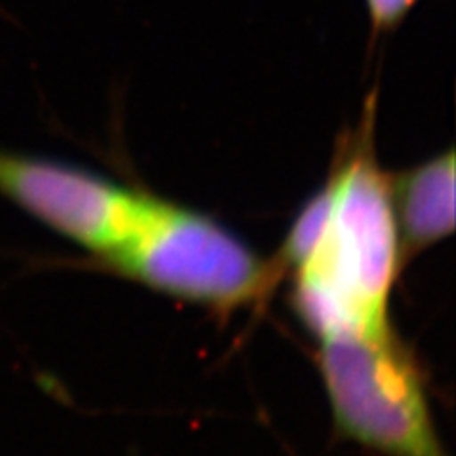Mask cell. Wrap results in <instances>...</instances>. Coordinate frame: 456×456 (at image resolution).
I'll list each match as a JSON object with an SVG mask.
<instances>
[{
	"label": "cell",
	"instance_id": "cell-1",
	"mask_svg": "<svg viewBox=\"0 0 456 456\" xmlns=\"http://www.w3.org/2000/svg\"><path fill=\"white\" fill-rule=\"evenodd\" d=\"M377 92L342 135L331 174L295 217L281 261L293 273V303L322 338L388 327L402 244L390 175L375 152Z\"/></svg>",
	"mask_w": 456,
	"mask_h": 456
},
{
	"label": "cell",
	"instance_id": "cell-2",
	"mask_svg": "<svg viewBox=\"0 0 456 456\" xmlns=\"http://www.w3.org/2000/svg\"><path fill=\"white\" fill-rule=\"evenodd\" d=\"M102 261L151 289L219 310L261 298L280 273L216 219L154 196Z\"/></svg>",
	"mask_w": 456,
	"mask_h": 456
},
{
	"label": "cell",
	"instance_id": "cell-3",
	"mask_svg": "<svg viewBox=\"0 0 456 456\" xmlns=\"http://www.w3.org/2000/svg\"><path fill=\"white\" fill-rule=\"evenodd\" d=\"M320 342V373L342 434L387 456H447L420 370L390 327Z\"/></svg>",
	"mask_w": 456,
	"mask_h": 456
},
{
	"label": "cell",
	"instance_id": "cell-4",
	"mask_svg": "<svg viewBox=\"0 0 456 456\" xmlns=\"http://www.w3.org/2000/svg\"><path fill=\"white\" fill-rule=\"evenodd\" d=\"M0 194L99 259L132 231L149 198L90 169L3 149Z\"/></svg>",
	"mask_w": 456,
	"mask_h": 456
},
{
	"label": "cell",
	"instance_id": "cell-5",
	"mask_svg": "<svg viewBox=\"0 0 456 456\" xmlns=\"http://www.w3.org/2000/svg\"><path fill=\"white\" fill-rule=\"evenodd\" d=\"M454 152L390 177L392 206L402 255L422 251L454 231Z\"/></svg>",
	"mask_w": 456,
	"mask_h": 456
},
{
	"label": "cell",
	"instance_id": "cell-6",
	"mask_svg": "<svg viewBox=\"0 0 456 456\" xmlns=\"http://www.w3.org/2000/svg\"><path fill=\"white\" fill-rule=\"evenodd\" d=\"M419 0H365L370 37L379 38L402 25Z\"/></svg>",
	"mask_w": 456,
	"mask_h": 456
}]
</instances>
